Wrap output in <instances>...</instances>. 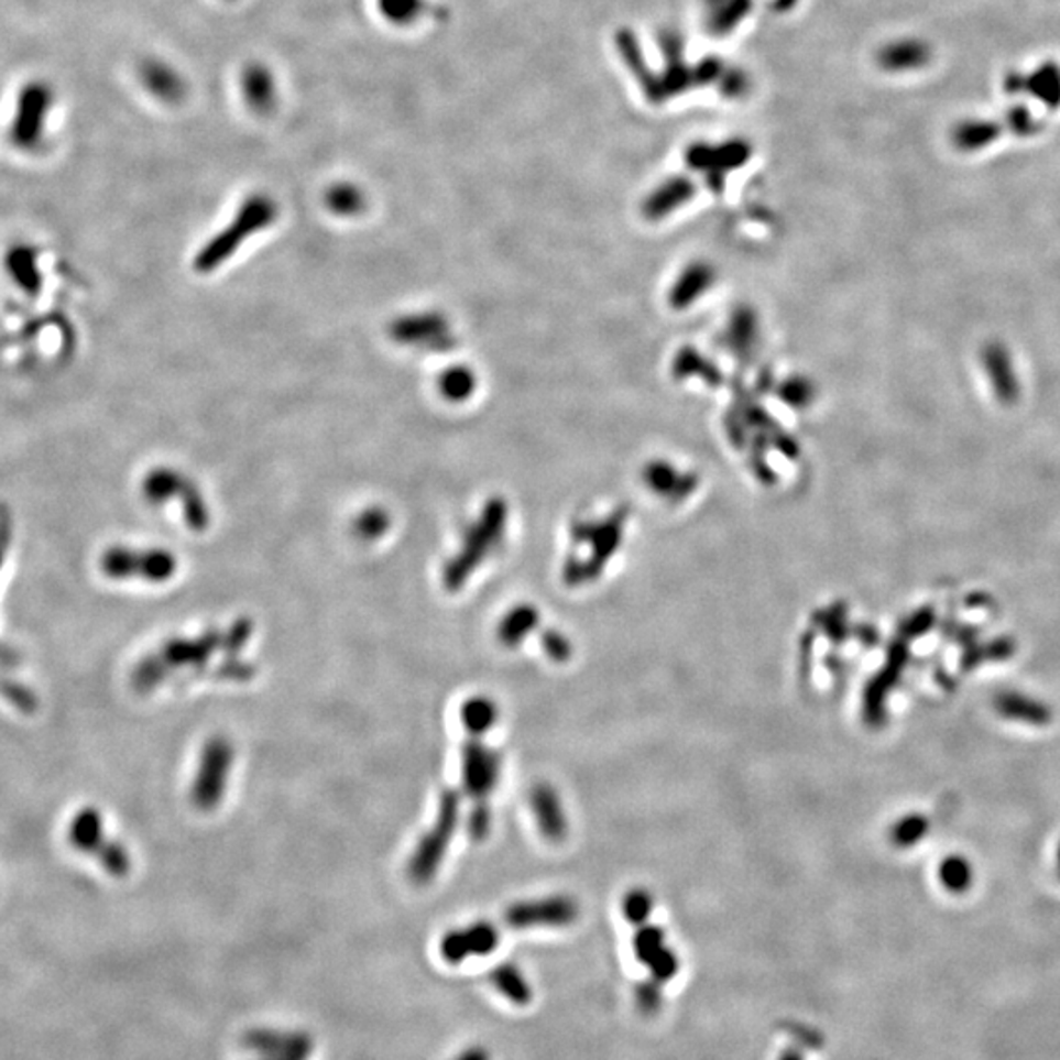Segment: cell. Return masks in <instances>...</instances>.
Instances as JSON below:
<instances>
[{"label": "cell", "mask_w": 1060, "mask_h": 1060, "mask_svg": "<svg viewBox=\"0 0 1060 1060\" xmlns=\"http://www.w3.org/2000/svg\"><path fill=\"white\" fill-rule=\"evenodd\" d=\"M460 819V796L453 789H445L438 804L436 821L418 841L417 849L408 861V878L417 886H426L435 879L436 872L442 866L446 851L452 843L456 827Z\"/></svg>", "instance_id": "277c9868"}, {"label": "cell", "mask_w": 1060, "mask_h": 1060, "mask_svg": "<svg viewBox=\"0 0 1060 1060\" xmlns=\"http://www.w3.org/2000/svg\"><path fill=\"white\" fill-rule=\"evenodd\" d=\"M55 95L46 81H30L20 89L17 114L10 124V142L24 152H36L44 144L46 118Z\"/></svg>", "instance_id": "9c48e42d"}, {"label": "cell", "mask_w": 1060, "mask_h": 1060, "mask_svg": "<svg viewBox=\"0 0 1060 1060\" xmlns=\"http://www.w3.org/2000/svg\"><path fill=\"white\" fill-rule=\"evenodd\" d=\"M498 715V706L485 696L468 699L462 706V711H460L463 726L471 736H481V734L488 733L491 726L495 725Z\"/></svg>", "instance_id": "44dd1931"}, {"label": "cell", "mask_w": 1060, "mask_h": 1060, "mask_svg": "<svg viewBox=\"0 0 1060 1060\" xmlns=\"http://www.w3.org/2000/svg\"><path fill=\"white\" fill-rule=\"evenodd\" d=\"M142 493L152 505H167L179 501L183 518L193 531H205L210 523L209 507L199 488L173 468H155L142 481Z\"/></svg>", "instance_id": "52a82bcc"}, {"label": "cell", "mask_w": 1060, "mask_h": 1060, "mask_svg": "<svg viewBox=\"0 0 1060 1060\" xmlns=\"http://www.w3.org/2000/svg\"><path fill=\"white\" fill-rule=\"evenodd\" d=\"M258 1060H303L299 1057H291V1054H260Z\"/></svg>", "instance_id": "f35d334b"}, {"label": "cell", "mask_w": 1060, "mask_h": 1060, "mask_svg": "<svg viewBox=\"0 0 1060 1060\" xmlns=\"http://www.w3.org/2000/svg\"><path fill=\"white\" fill-rule=\"evenodd\" d=\"M234 764V746L227 736H212L200 751L199 766L190 786V804L199 811L220 806Z\"/></svg>", "instance_id": "ba28073f"}, {"label": "cell", "mask_w": 1060, "mask_h": 1060, "mask_svg": "<svg viewBox=\"0 0 1060 1060\" xmlns=\"http://www.w3.org/2000/svg\"><path fill=\"white\" fill-rule=\"evenodd\" d=\"M328 205L338 215H356L362 210V195L352 187H338L328 195Z\"/></svg>", "instance_id": "f1b7e54d"}, {"label": "cell", "mask_w": 1060, "mask_h": 1060, "mask_svg": "<svg viewBox=\"0 0 1060 1060\" xmlns=\"http://www.w3.org/2000/svg\"><path fill=\"white\" fill-rule=\"evenodd\" d=\"M636 1006L643 1014H656L660 1009L662 992L656 982H644L635 992Z\"/></svg>", "instance_id": "d6a6232c"}, {"label": "cell", "mask_w": 1060, "mask_h": 1060, "mask_svg": "<svg viewBox=\"0 0 1060 1060\" xmlns=\"http://www.w3.org/2000/svg\"><path fill=\"white\" fill-rule=\"evenodd\" d=\"M490 982L501 996L507 997L509 1002H513L517 1006H526L533 997V990H531L528 980L523 976L518 966L511 964V962L499 964L498 969L491 970Z\"/></svg>", "instance_id": "ffe728a7"}, {"label": "cell", "mask_w": 1060, "mask_h": 1060, "mask_svg": "<svg viewBox=\"0 0 1060 1060\" xmlns=\"http://www.w3.org/2000/svg\"><path fill=\"white\" fill-rule=\"evenodd\" d=\"M275 215L277 209L273 207L272 200L262 199V197L248 200L238 212V217L232 220V225L225 228L222 232H218L212 240L200 248L199 254L193 260L195 272L210 273L218 270V265L230 260L250 236L270 227Z\"/></svg>", "instance_id": "5b68a950"}, {"label": "cell", "mask_w": 1060, "mask_h": 1060, "mask_svg": "<svg viewBox=\"0 0 1060 1060\" xmlns=\"http://www.w3.org/2000/svg\"><path fill=\"white\" fill-rule=\"evenodd\" d=\"M505 505L501 501H490L481 517L466 531L462 548L446 564L442 570V586L448 591H458L481 562L493 553L505 531Z\"/></svg>", "instance_id": "7a4b0ae2"}, {"label": "cell", "mask_w": 1060, "mask_h": 1060, "mask_svg": "<svg viewBox=\"0 0 1060 1060\" xmlns=\"http://www.w3.org/2000/svg\"><path fill=\"white\" fill-rule=\"evenodd\" d=\"M438 387H440V393L442 397L448 401H466L470 397L473 390H476V378L473 373L468 370V368H450L446 370L442 375H440V381H438Z\"/></svg>", "instance_id": "7402d4cb"}, {"label": "cell", "mask_w": 1060, "mask_h": 1060, "mask_svg": "<svg viewBox=\"0 0 1060 1060\" xmlns=\"http://www.w3.org/2000/svg\"><path fill=\"white\" fill-rule=\"evenodd\" d=\"M1004 128L1012 130L1015 136H1035L1041 132L1042 122L1025 105H1015L1006 112Z\"/></svg>", "instance_id": "484cf974"}, {"label": "cell", "mask_w": 1060, "mask_h": 1060, "mask_svg": "<svg viewBox=\"0 0 1060 1060\" xmlns=\"http://www.w3.org/2000/svg\"><path fill=\"white\" fill-rule=\"evenodd\" d=\"M817 625L821 626L824 631V635L829 636L834 643L839 641H844L849 636V629H846V613L844 609L834 608L827 609L823 613H819L816 616Z\"/></svg>", "instance_id": "83f0119b"}, {"label": "cell", "mask_w": 1060, "mask_h": 1060, "mask_svg": "<svg viewBox=\"0 0 1060 1060\" xmlns=\"http://www.w3.org/2000/svg\"><path fill=\"white\" fill-rule=\"evenodd\" d=\"M10 658H14V656H12V651H10V648H2V646H0V662L10 660Z\"/></svg>", "instance_id": "60d3db41"}, {"label": "cell", "mask_w": 1060, "mask_h": 1060, "mask_svg": "<svg viewBox=\"0 0 1060 1060\" xmlns=\"http://www.w3.org/2000/svg\"><path fill=\"white\" fill-rule=\"evenodd\" d=\"M391 528L390 513L385 509L372 507L363 511L360 517L353 523L356 535L362 540H378Z\"/></svg>", "instance_id": "603a6c76"}, {"label": "cell", "mask_w": 1060, "mask_h": 1060, "mask_svg": "<svg viewBox=\"0 0 1060 1060\" xmlns=\"http://www.w3.org/2000/svg\"><path fill=\"white\" fill-rule=\"evenodd\" d=\"M498 927L488 921H478L463 929L448 931L440 941V954L448 964H462L470 957L490 954L498 949Z\"/></svg>", "instance_id": "4fadbf2b"}, {"label": "cell", "mask_w": 1060, "mask_h": 1060, "mask_svg": "<svg viewBox=\"0 0 1060 1060\" xmlns=\"http://www.w3.org/2000/svg\"><path fill=\"white\" fill-rule=\"evenodd\" d=\"M65 837L73 851L95 859L100 868L110 876L124 878L132 871L130 852L124 844L107 834L105 817L97 807L85 806L77 809L67 823Z\"/></svg>", "instance_id": "3957f363"}, {"label": "cell", "mask_w": 1060, "mask_h": 1060, "mask_svg": "<svg viewBox=\"0 0 1060 1060\" xmlns=\"http://www.w3.org/2000/svg\"><path fill=\"white\" fill-rule=\"evenodd\" d=\"M391 336L400 345L413 346L430 352H446L453 346L452 330L442 315L420 313L397 318L391 325Z\"/></svg>", "instance_id": "30bf717a"}, {"label": "cell", "mask_w": 1060, "mask_h": 1060, "mask_svg": "<svg viewBox=\"0 0 1060 1060\" xmlns=\"http://www.w3.org/2000/svg\"><path fill=\"white\" fill-rule=\"evenodd\" d=\"M255 676V666L252 662L240 660V658H227L215 670L212 678L228 681H248Z\"/></svg>", "instance_id": "f546056e"}, {"label": "cell", "mask_w": 1060, "mask_h": 1060, "mask_svg": "<svg viewBox=\"0 0 1060 1060\" xmlns=\"http://www.w3.org/2000/svg\"><path fill=\"white\" fill-rule=\"evenodd\" d=\"M12 543H14V517L10 507L0 503V573L4 570V564L12 550Z\"/></svg>", "instance_id": "4dcf8cb0"}, {"label": "cell", "mask_w": 1060, "mask_h": 1060, "mask_svg": "<svg viewBox=\"0 0 1060 1060\" xmlns=\"http://www.w3.org/2000/svg\"><path fill=\"white\" fill-rule=\"evenodd\" d=\"M944 884L951 889H964L969 886V868L962 862H949L944 868Z\"/></svg>", "instance_id": "e575fe53"}, {"label": "cell", "mask_w": 1060, "mask_h": 1060, "mask_svg": "<svg viewBox=\"0 0 1060 1060\" xmlns=\"http://www.w3.org/2000/svg\"><path fill=\"white\" fill-rule=\"evenodd\" d=\"M244 1045L258 1054H291L303 1060L313 1052V1039L303 1031L252 1029L244 1035Z\"/></svg>", "instance_id": "5bb4252c"}, {"label": "cell", "mask_w": 1060, "mask_h": 1060, "mask_svg": "<svg viewBox=\"0 0 1060 1060\" xmlns=\"http://www.w3.org/2000/svg\"><path fill=\"white\" fill-rule=\"evenodd\" d=\"M544 653L548 654L554 662H566L571 656V644L562 633L558 631H546L543 635Z\"/></svg>", "instance_id": "1f68e13d"}, {"label": "cell", "mask_w": 1060, "mask_h": 1060, "mask_svg": "<svg viewBox=\"0 0 1060 1060\" xmlns=\"http://www.w3.org/2000/svg\"><path fill=\"white\" fill-rule=\"evenodd\" d=\"M225 648V633L207 629L199 636H175L154 653L145 654L130 671V686L138 693H152L175 671L205 670L210 658Z\"/></svg>", "instance_id": "6da1fadb"}, {"label": "cell", "mask_w": 1060, "mask_h": 1060, "mask_svg": "<svg viewBox=\"0 0 1060 1060\" xmlns=\"http://www.w3.org/2000/svg\"><path fill=\"white\" fill-rule=\"evenodd\" d=\"M453 1060H490V1052L485 1051L483 1047H470V1049L460 1052Z\"/></svg>", "instance_id": "74e56055"}, {"label": "cell", "mask_w": 1060, "mask_h": 1060, "mask_svg": "<svg viewBox=\"0 0 1060 1060\" xmlns=\"http://www.w3.org/2000/svg\"><path fill=\"white\" fill-rule=\"evenodd\" d=\"M536 625H538V611L533 605H518L501 619L498 638L503 646L517 648L518 644L535 631Z\"/></svg>", "instance_id": "d6986e66"}, {"label": "cell", "mask_w": 1060, "mask_h": 1060, "mask_svg": "<svg viewBox=\"0 0 1060 1060\" xmlns=\"http://www.w3.org/2000/svg\"><path fill=\"white\" fill-rule=\"evenodd\" d=\"M917 837H921V827H919L914 819L901 821V823L897 824L896 831H894V839H896L899 844L914 843Z\"/></svg>", "instance_id": "8d00e7d4"}, {"label": "cell", "mask_w": 1060, "mask_h": 1060, "mask_svg": "<svg viewBox=\"0 0 1060 1060\" xmlns=\"http://www.w3.org/2000/svg\"><path fill=\"white\" fill-rule=\"evenodd\" d=\"M633 947H635L636 959L646 966L658 952L666 949V944H664V931L658 929V927H654V925H643V927L636 931Z\"/></svg>", "instance_id": "cb8c5ba5"}, {"label": "cell", "mask_w": 1060, "mask_h": 1060, "mask_svg": "<svg viewBox=\"0 0 1060 1060\" xmlns=\"http://www.w3.org/2000/svg\"><path fill=\"white\" fill-rule=\"evenodd\" d=\"M654 899L646 889H631L623 899V914L631 924L643 925L653 911Z\"/></svg>", "instance_id": "4316f807"}, {"label": "cell", "mask_w": 1060, "mask_h": 1060, "mask_svg": "<svg viewBox=\"0 0 1060 1060\" xmlns=\"http://www.w3.org/2000/svg\"><path fill=\"white\" fill-rule=\"evenodd\" d=\"M789 1034L794 1035V1039H796L799 1045L809 1047V1049H817V1047H821V1042H823V1037L817 1034L816 1029L807 1027V1025H791V1027H789Z\"/></svg>", "instance_id": "d590c367"}, {"label": "cell", "mask_w": 1060, "mask_h": 1060, "mask_svg": "<svg viewBox=\"0 0 1060 1060\" xmlns=\"http://www.w3.org/2000/svg\"><path fill=\"white\" fill-rule=\"evenodd\" d=\"M1004 132V124L988 118H966L952 130V142L964 152L992 144Z\"/></svg>", "instance_id": "ac0fdd59"}, {"label": "cell", "mask_w": 1060, "mask_h": 1060, "mask_svg": "<svg viewBox=\"0 0 1060 1060\" xmlns=\"http://www.w3.org/2000/svg\"><path fill=\"white\" fill-rule=\"evenodd\" d=\"M468 829H470V834L476 841H483L490 834L491 811L490 807L485 806L483 801H478V807L471 811Z\"/></svg>", "instance_id": "836d02e7"}, {"label": "cell", "mask_w": 1060, "mask_h": 1060, "mask_svg": "<svg viewBox=\"0 0 1060 1060\" xmlns=\"http://www.w3.org/2000/svg\"><path fill=\"white\" fill-rule=\"evenodd\" d=\"M252 635H254V623H252V619H248V616L236 619L234 623L225 631V648H222V654H225L227 658H238L240 653L248 646V643H250Z\"/></svg>", "instance_id": "d4e9b609"}, {"label": "cell", "mask_w": 1060, "mask_h": 1060, "mask_svg": "<svg viewBox=\"0 0 1060 1060\" xmlns=\"http://www.w3.org/2000/svg\"><path fill=\"white\" fill-rule=\"evenodd\" d=\"M933 47L921 37H901L882 47L878 64L892 73L917 72L931 64Z\"/></svg>", "instance_id": "2e32d148"}, {"label": "cell", "mask_w": 1060, "mask_h": 1060, "mask_svg": "<svg viewBox=\"0 0 1060 1060\" xmlns=\"http://www.w3.org/2000/svg\"><path fill=\"white\" fill-rule=\"evenodd\" d=\"M578 917V906L570 897L554 896L546 899L521 901L509 907L505 921L513 929H533V927H562L570 925Z\"/></svg>", "instance_id": "7c38bea8"}, {"label": "cell", "mask_w": 1060, "mask_h": 1060, "mask_svg": "<svg viewBox=\"0 0 1060 1060\" xmlns=\"http://www.w3.org/2000/svg\"><path fill=\"white\" fill-rule=\"evenodd\" d=\"M778 1060H804V1057L796 1049H788Z\"/></svg>", "instance_id": "ab89813d"}, {"label": "cell", "mask_w": 1060, "mask_h": 1060, "mask_svg": "<svg viewBox=\"0 0 1060 1060\" xmlns=\"http://www.w3.org/2000/svg\"><path fill=\"white\" fill-rule=\"evenodd\" d=\"M501 774V756L488 748L478 736L463 744L462 782L466 794L478 801L490 796Z\"/></svg>", "instance_id": "8fae6325"}, {"label": "cell", "mask_w": 1060, "mask_h": 1060, "mask_svg": "<svg viewBox=\"0 0 1060 1060\" xmlns=\"http://www.w3.org/2000/svg\"><path fill=\"white\" fill-rule=\"evenodd\" d=\"M99 568L109 580L164 583L175 576L177 558L164 548H138L114 544L100 554Z\"/></svg>", "instance_id": "8992f818"}, {"label": "cell", "mask_w": 1060, "mask_h": 1060, "mask_svg": "<svg viewBox=\"0 0 1060 1060\" xmlns=\"http://www.w3.org/2000/svg\"><path fill=\"white\" fill-rule=\"evenodd\" d=\"M1024 92L1049 110L1060 109V64L1042 62L1025 73Z\"/></svg>", "instance_id": "e0dca14e"}, {"label": "cell", "mask_w": 1060, "mask_h": 1060, "mask_svg": "<svg viewBox=\"0 0 1060 1060\" xmlns=\"http://www.w3.org/2000/svg\"><path fill=\"white\" fill-rule=\"evenodd\" d=\"M531 809L544 839L553 843L562 841L568 833V821L560 796L548 784H538L531 789Z\"/></svg>", "instance_id": "9a60e30c"}]
</instances>
